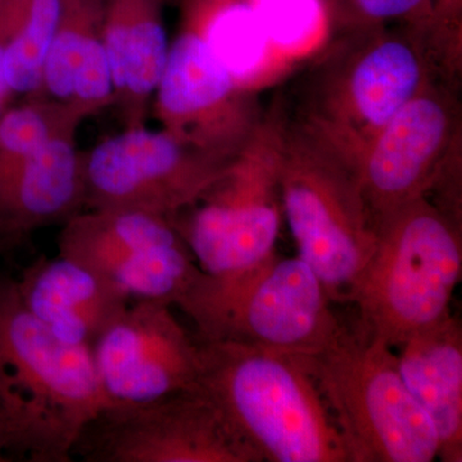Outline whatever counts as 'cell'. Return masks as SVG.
I'll list each match as a JSON object with an SVG mask.
<instances>
[{
	"mask_svg": "<svg viewBox=\"0 0 462 462\" xmlns=\"http://www.w3.org/2000/svg\"><path fill=\"white\" fill-rule=\"evenodd\" d=\"M273 114L282 211L296 240L298 257L314 270L331 302L348 303L376 245L357 171L281 108Z\"/></svg>",
	"mask_w": 462,
	"mask_h": 462,
	"instance_id": "5",
	"label": "cell"
},
{
	"mask_svg": "<svg viewBox=\"0 0 462 462\" xmlns=\"http://www.w3.org/2000/svg\"><path fill=\"white\" fill-rule=\"evenodd\" d=\"M349 462H431L438 437L404 384L393 348L343 324L329 346L303 356Z\"/></svg>",
	"mask_w": 462,
	"mask_h": 462,
	"instance_id": "7",
	"label": "cell"
},
{
	"mask_svg": "<svg viewBox=\"0 0 462 462\" xmlns=\"http://www.w3.org/2000/svg\"><path fill=\"white\" fill-rule=\"evenodd\" d=\"M16 285L26 309L58 339L89 348L132 302L98 273L62 254L36 258Z\"/></svg>",
	"mask_w": 462,
	"mask_h": 462,
	"instance_id": "15",
	"label": "cell"
},
{
	"mask_svg": "<svg viewBox=\"0 0 462 462\" xmlns=\"http://www.w3.org/2000/svg\"><path fill=\"white\" fill-rule=\"evenodd\" d=\"M108 403L91 348L58 339L23 305L16 281L0 276V411L21 457L74 460L76 438Z\"/></svg>",
	"mask_w": 462,
	"mask_h": 462,
	"instance_id": "2",
	"label": "cell"
},
{
	"mask_svg": "<svg viewBox=\"0 0 462 462\" xmlns=\"http://www.w3.org/2000/svg\"><path fill=\"white\" fill-rule=\"evenodd\" d=\"M397 364L410 393L430 416L438 458L462 461V328L451 315L397 346Z\"/></svg>",
	"mask_w": 462,
	"mask_h": 462,
	"instance_id": "17",
	"label": "cell"
},
{
	"mask_svg": "<svg viewBox=\"0 0 462 462\" xmlns=\"http://www.w3.org/2000/svg\"><path fill=\"white\" fill-rule=\"evenodd\" d=\"M199 340L197 388L254 462H349L303 356Z\"/></svg>",
	"mask_w": 462,
	"mask_h": 462,
	"instance_id": "1",
	"label": "cell"
},
{
	"mask_svg": "<svg viewBox=\"0 0 462 462\" xmlns=\"http://www.w3.org/2000/svg\"><path fill=\"white\" fill-rule=\"evenodd\" d=\"M109 403L145 402L199 387V337L158 300H133L91 346Z\"/></svg>",
	"mask_w": 462,
	"mask_h": 462,
	"instance_id": "13",
	"label": "cell"
},
{
	"mask_svg": "<svg viewBox=\"0 0 462 462\" xmlns=\"http://www.w3.org/2000/svg\"><path fill=\"white\" fill-rule=\"evenodd\" d=\"M114 105L126 127L145 126L149 100L165 71L170 42L151 0H117L103 23Z\"/></svg>",
	"mask_w": 462,
	"mask_h": 462,
	"instance_id": "18",
	"label": "cell"
},
{
	"mask_svg": "<svg viewBox=\"0 0 462 462\" xmlns=\"http://www.w3.org/2000/svg\"><path fill=\"white\" fill-rule=\"evenodd\" d=\"M460 130L455 96L433 76L383 127L356 166L374 226L427 194L457 151Z\"/></svg>",
	"mask_w": 462,
	"mask_h": 462,
	"instance_id": "12",
	"label": "cell"
},
{
	"mask_svg": "<svg viewBox=\"0 0 462 462\" xmlns=\"http://www.w3.org/2000/svg\"><path fill=\"white\" fill-rule=\"evenodd\" d=\"M231 160L190 147L163 129L126 127L83 152L84 209H132L171 221Z\"/></svg>",
	"mask_w": 462,
	"mask_h": 462,
	"instance_id": "10",
	"label": "cell"
},
{
	"mask_svg": "<svg viewBox=\"0 0 462 462\" xmlns=\"http://www.w3.org/2000/svg\"><path fill=\"white\" fill-rule=\"evenodd\" d=\"M154 96L165 132L223 160L236 156L260 123L249 116L236 79L194 30L170 44Z\"/></svg>",
	"mask_w": 462,
	"mask_h": 462,
	"instance_id": "14",
	"label": "cell"
},
{
	"mask_svg": "<svg viewBox=\"0 0 462 462\" xmlns=\"http://www.w3.org/2000/svg\"><path fill=\"white\" fill-rule=\"evenodd\" d=\"M275 114L260 121L221 175L171 223L202 272L225 275L275 252L282 225Z\"/></svg>",
	"mask_w": 462,
	"mask_h": 462,
	"instance_id": "8",
	"label": "cell"
},
{
	"mask_svg": "<svg viewBox=\"0 0 462 462\" xmlns=\"http://www.w3.org/2000/svg\"><path fill=\"white\" fill-rule=\"evenodd\" d=\"M376 245L349 302L356 327L396 349L451 316L462 273V226L422 196L375 224Z\"/></svg>",
	"mask_w": 462,
	"mask_h": 462,
	"instance_id": "4",
	"label": "cell"
},
{
	"mask_svg": "<svg viewBox=\"0 0 462 462\" xmlns=\"http://www.w3.org/2000/svg\"><path fill=\"white\" fill-rule=\"evenodd\" d=\"M346 29L307 72L294 114L281 109L356 169L383 127L434 75L419 30Z\"/></svg>",
	"mask_w": 462,
	"mask_h": 462,
	"instance_id": "3",
	"label": "cell"
},
{
	"mask_svg": "<svg viewBox=\"0 0 462 462\" xmlns=\"http://www.w3.org/2000/svg\"><path fill=\"white\" fill-rule=\"evenodd\" d=\"M62 256L107 279L130 300L176 307L202 270L171 221L132 209H84L63 224Z\"/></svg>",
	"mask_w": 462,
	"mask_h": 462,
	"instance_id": "11",
	"label": "cell"
},
{
	"mask_svg": "<svg viewBox=\"0 0 462 462\" xmlns=\"http://www.w3.org/2000/svg\"><path fill=\"white\" fill-rule=\"evenodd\" d=\"M331 303L302 258L273 252L236 273L202 272L176 307L196 324L200 339L311 356L342 329Z\"/></svg>",
	"mask_w": 462,
	"mask_h": 462,
	"instance_id": "6",
	"label": "cell"
},
{
	"mask_svg": "<svg viewBox=\"0 0 462 462\" xmlns=\"http://www.w3.org/2000/svg\"><path fill=\"white\" fill-rule=\"evenodd\" d=\"M12 456L21 457L16 439H14V434H12L11 428H9L5 415L0 411V462L8 461V457H12Z\"/></svg>",
	"mask_w": 462,
	"mask_h": 462,
	"instance_id": "23",
	"label": "cell"
},
{
	"mask_svg": "<svg viewBox=\"0 0 462 462\" xmlns=\"http://www.w3.org/2000/svg\"><path fill=\"white\" fill-rule=\"evenodd\" d=\"M3 56H5V36L2 29V0H0V116L7 109L11 97L14 96L9 90L7 80H5V69H3Z\"/></svg>",
	"mask_w": 462,
	"mask_h": 462,
	"instance_id": "24",
	"label": "cell"
},
{
	"mask_svg": "<svg viewBox=\"0 0 462 462\" xmlns=\"http://www.w3.org/2000/svg\"><path fill=\"white\" fill-rule=\"evenodd\" d=\"M79 126L56 134L0 179V242H20L33 230L65 224L84 211L83 152Z\"/></svg>",
	"mask_w": 462,
	"mask_h": 462,
	"instance_id": "16",
	"label": "cell"
},
{
	"mask_svg": "<svg viewBox=\"0 0 462 462\" xmlns=\"http://www.w3.org/2000/svg\"><path fill=\"white\" fill-rule=\"evenodd\" d=\"M85 462H254L199 391L145 402L108 403L76 438Z\"/></svg>",
	"mask_w": 462,
	"mask_h": 462,
	"instance_id": "9",
	"label": "cell"
},
{
	"mask_svg": "<svg viewBox=\"0 0 462 462\" xmlns=\"http://www.w3.org/2000/svg\"><path fill=\"white\" fill-rule=\"evenodd\" d=\"M202 35L238 84L263 67L272 44L260 18L245 0L218 8Z\"/></svg>",
	"mask_w": 462,
	"mask_h": 462,
	"instance_id": "20",
	"label": "cell"
},
{
	"mask_svg": "<svg viewBox=\"0 0 462 462\" xmlns=\"http://www.w3.org/2000/svg\"><path fill=\"white\" fill-rule=\"evenodd\" d=\"M345 27L385 26L403 23L424 32L430 21L431 0H330Z\"/></svg>",
	"mask_w": 462,
	"mask_h": 462,
	"instance_id": "22",
	"label": "cell"
},
{
	"mask_svg": "<svg viewBox=\"0 0 462 462\" xmlns=\"http://www.w3.org/2000/svg\"><path fill=\"white\" fill-rule=\"evenodd\" d=\"M62 14V0H2L3 69L12 94L42 93L45 60Z\"/></svg>",
	"mask_w": 462,
	"mask_h": 462,
	"instance_id": "19",
	"label": "cell"
},
{
	"mask_svg": "<svg viewBox=\"0 0 462 462\" xmlns=\"http://www.w3.org/2000/svg\"><path fill=\"white\" fill-rule=\"evenodd\" d=\"M260 18L270 42L285 51L302 48L320 32L325 0H245Z\"/></svg>",
	"mask_w": 462,
	"mask_h": 462,
	"instance_id": "21",
	"label": "cell"
}]
</instances>
